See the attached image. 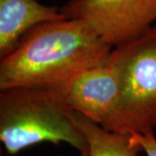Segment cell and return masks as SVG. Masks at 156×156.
<instances>
[{"mask_svg": "<svg viewBox=\"0 0 156 156\" xmlns=\"http://www.w3.org/2000/svg\"><path fill=\"white\" fill-rule=\"evenodd\" d=\"M111 48L82 20L42 23L25 34L17 48L1 59L0 90L58 85L105 62Z\"/></svg>", "mask_w": 156, "mask_h": 156, "instance_id": "cell-1", "label": "cell"}, {"mask_svg": "<svg viewBox=\"0 0 156 156\" xmlns=\"http://www.w3.org/2000/svg\"><path fill=\"white\" fill-rule=\"evenodd\" d=\"M72 110L53 87H16L0 93V140L10 155L42 142L67 143L83 154L87 140Z\"/></svg>", "mask_w": 156, "mask_h": 156, "instance_id": "cell-2", "label": "cell"}, {"mask_svg": "<svg viewBox=\"0 0 156 156\" xmlns=\"http://www.w3.org/2000/svg\"><path fill=\"white\" fill-rule=\"evenodd\" d=\"M119 80L114 110L101 127L122 134H146L156 127V24L115 46L109 55Z\"/></svg>", "mask_w": 156, "mask_h": 156, "instance_id": "cell-3", "label": "cell"}, {"mask_svg": "<svg viewBox=\"0 0 156 156\" xmlns=\"http://www.w3.org/2000/svg\"><path fill=\"white\" fill-rule=\"evenodd\" d=\"M66 19L88 23L107 44L136 38L156 21V0H69L60 8Z\"/></svg>", "mask_w": 156, "mask_h": 156, "instance_id": "cell-4", "label": "cell"}, {"mask_svg": "<svg viewBox=\"0 0 156 156\" xmlns=\"http://www.w3.org/2000/svg\"><path fill=\"white\" fill-rule=\"evenodd\" d=\"M72 111L102 125L114 110L119 95V80L109 56L101 64L74 75L52 86Z\"/></svg>", "mask_w": 156, "mask_h": 156, "instance_id": "cell-5", "label": "cell"}, {"mask_svg": "<svg viewBox=\"0 0 156 156\" xmlns=\"http://www.w3.org/2000/svg\"><path fill=\"white\" fill-rule=\"evenodd\" d=\"M66 19L60 8L37 0H0V57L10 55L23 36L42 23Z\"/></svg>", "mask_w": 156, "mask_h": 156, "instance_id": "cell-6", "label": "cell"}, {"mask_svg": "<svg viewBox=\"0 0 156 156\" xmlns=\"http://www.w3.org/2000/svg\"><path fill=\"white\" fill-rule=\"evenodd\" d=\"M72 119L87 140V149L80 156H137L142 151L131 134L108 131L78 112H72Z\"/></svg>", "mask_w": 156, "mask_h": 156, "instance_id": "cell-7", "label": "cell"}, {"mask_svg": "<svg viewBox=\"0 0 156 156\" xmlns=\"http://www.w3.org/2000/svg\"><path fill=\"white\" fill-rule=\"evenodd\" d=\"M132 139L139 144L147 156H156V138L154 131L146 134H132Z\"/></svg>", "mask_w": 156, "mask_h": 156, "instance_id": "cell-8", "label": "cell"}]
</instances>
